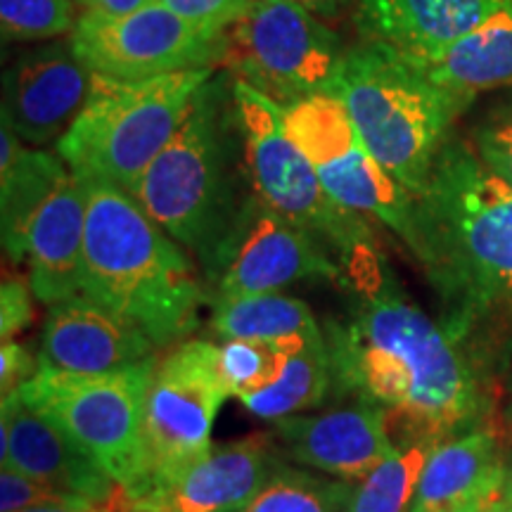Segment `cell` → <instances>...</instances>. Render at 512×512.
<instances>
[{
  "label": "cell",
  "instance_id": "8d00e7d4",
  "mask_svg": "<svg viewBox=\"0 0 512 512\" xmlns=\"http://www.w3.org/2000/svg\"><path fill=\"white\" fill-rule=\"evenodd\" d=\"M294 3L304 5V8H309L311 12H316V15L332 17V15H337V12L342 10L344 5L349 3V0H294Z\"/></svg>",
  "mask_w": 512,
  "mask_h": 512
},
{
  "label": "cell",
  "instance_id": "ffe728a7",
  "mask_svg": "<svg viewBox=\"0 0 512 512\" xmlns=\"http://www.w3.org/2000/svg\"><path fill=\"white\" fill-rule=\"evenodd\" d=\"M512 0H358L356 29L403 55L425 57L482 27Z\"/></svg>",
  "mask_w": 512,
  "mask_h": 512
},
{
  "label": "cell",
  "instance_id": "2e32d148",
  "mask_svg": "<svg viewBox=\"0 0 512 512\" xmlns=\"http://www.w3.org/2000/svg\"><path fill=\"white\" fill-rule=\"evenodd\" d=\"M93 72L72 43H53L17 60L5 74L3 114L27 145L60 143L91 98Z\"/></svg>",
  "mask_w": 512,
  "mask_h": 512
},
{
  "label": "cell",
  "instance_id": "6da1fadb",
  "mask_svg": "<svg viewBox=\"0 0 512 512\" xmlns=\"http://www.w3.org/2000/svg\"><path fill=\"white\" fill-rule=\"evenodd\" d=\"M323 335L332 387L380 406L399 446H437L479 425L482 389L460 342L389 278L361 294L347 320H330Z\"/></svg>",
  "mask_w": 512,
  "mask_h": 512
},
{
  "label": "cell",
  "instance_id": "5bb4252c",
  "mask_svg": "<svg viewBox=\"0 0 512 512\" xmlns=\"http://www.w3.org/2000/svg\"><path fill=\"white\" fill-rule=\"evenodd\" d=\"M0 418V465L15 467L64 496L117 510L121 486L60 425L29 408L17 392L3 396Z\"/></svg>",
  "mask_w": 512,
  "mask_h": 512
},
{
  "label": "cell",
  "instance_id": "4fadbf2b",
  "mask_svg": "<svg viewBox=\"0 0 512 512\" xmlns=\"http://www.w3.org/2000/svg\"><path fill=\"white\" fill-rule=\"evenodd\" d=\"M204 268L214 285L209 297L280 292L306 278L344 280L342 266L325 252L323 242L259 197H249L235 211Z\"/></svg>",
  "mask_w": 512,
  "mask_h": 512
},
{
  "label": "cell",
  "instance_id": "ab89813d",
  "mask_svg": "<svg viewBox=\"0 0 512 512\" xmlns=\"http://www.w3.org/2000/svg\"><path fill=\"white\" fill-rule=\"evenodd\" d=\"M498 512H512V508H503V510H498Z\"/></svg>",
  "mask_w": 512,
  "mask_h": 512
},
{
  "label": "cell",
  "instance_id": "52a82bcc",
  "mask_svg": "<svg viewBox=\"0 0 512 512\" xmlns=\"http://www.w3.org/2000/svg\"><path fill=\"white\" fill-rule=\"evenodd\" d=\"M230 399L219 370V344L204 339L171 347L147 384L136 482L121 489V503L162 489L200 460L211 446V427Z\"/></svg>",
  "mask_w": 512,
  "mask_h": 512
},
{
  "label": "cell",
  "instance_id": "ac0fdd59",
  "mask_svg": "<svg viewBox=\"0 0 512 512\" xmlns=\"http://www.w3.org/2000/svg\"><path fill=\"white\" fill-rule=\"evenodd\" d=\"M159 349L138 325L88 297L53 304L41 337V368L105 375L157 358Z\"/></svg>",
  "mask_w": 512,
  "mask_h": 512
},
{
  "label": "cell",
  "instance_id": "e0dca14e",
  "mask_svg": "<svg viewBox=\"0 0 512 512\" xmlns=\"http://www.w3.org/2000/svg\"><path fill=\"white\" fill-rule=\"evenodd\" d=\"M283 463L273 434H252L211 446L162 489L138 501L121 503L119 512H233L245 508Z\"/></svg>",
  "mask_w": 512,
  "mask_h": 512
},
{
  "label": "cell",
  "instance_id": "8992f818",
  "mask_svg": "<svg viewBox=\"0 0 512 512\" xmlns=\"http://www.w3.org/2000/svg\"><path fill=\"white\" fill-rule=\"evenodd\" d=\"M214 69L121 81L93 74L91 98L57 143V155L83 181L133 192L188 114Z\"/></svg>",
  "mask_w": 512,
  "mask_h": 512
},
{
  "label": "cell",
  "instance_id": "1f68e13d",
  "mask_svg": "<svg viewBox=\"0 0 512 512\" xmlns=\"http://www.w3.org/2000/svg\"><path fill=\"white\" fill-rule=\"evenodd\" d=\"M72 501H79V498L64 496L15 467H0V512H22L38 505Z\"/></svg>",
  "mask_w": 512,
  "mask_h": 512
},
{
  "label": "cell",
  "instance_id": "f1b7e54d",
  "mask_svg": "<svg viewBox=\"0 0 512 512\" xmlns=\"http://www.w3.org/2000/svg\"><path fill=\"white\" fill-rule=\"evenodd\" d=\"M74 0H0V29L5 41L29 43L74 34Z\"/></svg>",
  "mask_w": 512,
  "mask_h": 512
},
{
  "label": "cell",
  "instance_id": "9c48e42d",
  "mask_svg": "<svg viewBox=\"0 0 512 512\" xmlns=\"http://www.w3.org/2000/svg\"><path fill=\"white\" fill-rule=\"evenodd\" d=\"M157 361L159 356L105 375L38 368L17 394L79 441L128 491L136 482L145 394Z\"/></svg>",
  "mask_w": 512,
  "mask_h": 512
},
{
  "label": "cell",
  "instance_id": "f35d334b",
  "mask_svg": "<svg viewBox=\"0 0 512 512\" xmlns=\"http://www.w3.org/2000/svg\"><path fill=\"white\" fill-rule=\"evenodd\" d=\"M451 512H491V510H482V508H460V510H451Z\"/></svg>",
  "mask_w": 512,
  "mask_h": 512
},
{
  "label": "cell",
  "instance_id": "ba28073f",
  "mask_svg": "<svg viewBox=\"0 0 512 512\" xmlns=\"http://www.w3.org/2000/svg\"><path fill=\"white\" fill-rule=\"evenodd\" d=\"M131 195L178 245L202 261L214 252L235 211H228L223 192L219 128L207 86Z\"/></svg>",
  "mask_w": 512,
  "mask_h": 512
},
{
  "label": "cell",
  "instance_id": "836d02e7",
  "mask_svg": "<svg viewBox=\"0 0 512 512\" xmlns=\"http://www.w3.org/2000/svg\"><path fill=\"white\" fill-rule=\"evenodd\" d=\"M38 368H41L38 356L31 354L27 347H22L15 339L3 342L0 347V394H15L38 373Z\"/></svg>",
  "mask_w": 512,
  "mask_h": 512
},
{
  "label": "cell",
  "instance_id": "d6a6232c",
  "mask_svg": "<svg viewBox=\"0 0 512 512\" xmlns=\"http://www.w3.org/2000/svg\"><path fill=\"white\" fill-rule=\"evenodd\" d=\"M29 280L5 275L0 287V339L12 342L34 320V299Z\"/></svg>",
  "mask_w": 512,
  "mask_h": 512
},
{
  "label": "cell",
  "instance_id": "4316f807",
  "mask_svg": "<svg viewBox=\"0 0 512 512\" xmlns=\"http://www.w3.org/2000/svg\"><path fill=\"white\" fill-rule=\"evenodd\" d=\"M432 448L427 441L399 446L394 456L351 486L347 512H411Z\"/></svg>",
  "mask_w": 512,
  "mask_h": 512
},
{
  "label": "cell",
  "instance_id": "30bf717a",
  "mask_svg": "<svg viewBox=\"0 0 512 512\" xmlns=\"http://www.w3.org/2000/svg\"><path fill=\"white\" fill-rule=\"evenodd\" d=\"M344 55L337 34L294 0H254L226 34L223 64L280 107L335 88Z\"/></svg>",
  "mask_w": 512,
  "mask_h": 512
},
{
  "label": "cell",
  "instance_id": "f546056e",
  "mask_svg": "<svg viewBox=\"0 0 512 512\" xmlns=\"http://www.w3.org/2000/svg\"><path fill=\"white\" fill-rule=\"evenodd\" d=\"M209 38H223L252 10L254 0H157Z\"/></svg>",
  "mask_w": 512,
  "mask_h": 512
},
{
  "label": "cell",
  "instance_id": "484cf974",
  "mask_svg": "<svg viewBox=\"0 0 512 512\" xmlns=\"http://www.w3.org/2000/svg\"><path fill=\"white\" fill-rule=\"evenodd\" d=\"M323 330L306 332L278 342H256V339H228L219 344V370L233 399L245 401L249 396L271 389L294 356L306 349V344Z\"/></svg>",
  "mask_w": 512,
  "mask_h": 512
},
{
  "label": "cell",
  "instance_id": "d4e9b609",
  "mask_svg": "<svg viewBox=\"0 0 512 512\" xmlns=\"http://www.w3.org/2000/svg\"><path fill=\"white\" fill-rule=\"evenodd\" d=\"M332 389L330 351L325 335L320 332L306 344L299 356L292 358L285 375L266 392L254 394L242 403L247 411L264 420H283L309 408H316L325 401Z\"/></svg>",
  "mask_w": 512,
  "mask_h": 512
},
{
  "label": "cell",
  "instance_id": "7402d4cb",
  "mask_svg": "<svg viewBox=\"0 0 512 512\" xmlns=\"http://www.w3.org/2000/svg\"><path fill=\"white\" fill-rule=\"evenodd\" d=\"M0 223H3L5 254L15 264L27 261L29 230L36 214L50 195L67 181L72 169H67L62 157L46 150H29V145L17 136L10 119L3 114L0 126Z\"/></svg>",
  "mask_w": 512,
  "mask_h": 512
},
{
  "label": "cell",
  "instance_id": "d6986e66",
  "mask_svg": "<svg viewBox=\"0 0 512 512\" xmlns=\"http://www.w3.org/2000/svg\"><path fill=\"white\" fill-rule=\"evenodd\" d=\"M505 458L496 434L477 427L432 448L422 470L411 512H451L460 508L503 510Z\"/></svg>",
  "mask_w": 512,
  "mask_h": 512
},
{
  "label": "cell",
  "instance_id": "74e56055",
  "mask_svg": "<svg viewBox=\"0 0 512 512\" xmlns=\"http://www.w3.org/2000/svg\"><path fill=\"white\" fill-rule=\"evenodd\" d=\"M503 508H512V456L505 460V482H503Z\"/></svg>",
  "mask_w": 512,
  "mask_h": 512
},
{
  "label": "cell",
  "instance_id": "8fae6325",
  "mask_svg": "<svg viewBox=\"0 0 512 512\" xmlns=\"http://www.w3.org/2000/svg\"><path fill=\"white\" fill-rule=\"evenodd\" d=\"M283 119L325 190L342 207L380 221L413 247V195L377 162L337 95L323 93L290 102L283 107Z\"/></svg>",
  "mask_w": 512,
  "mask_h": 512
},
{
  "label": "cell",
  "instance_id": "603a6c76",
  "mask_svg": "<svg viewBox=\"0 0 512 512\" xmlns=\"http://www.w3.org/2000/svg\"><path fill=\"white\" fill-rule=\"evenodd\" d=\"M427 79L467 95L512 86V3L482 27L425 57L406 55Z\"/></svg>",
  "mask_w": 512,
  "mask_h": 512
},
{
  "label": "cell",
  "instance_id": "7a4b0ae2",
  "mask_svg": "<svg viewBox=\"0 0 512 512\" xmlns=\"http://www.w3.org/2000/svg\"><path fill=\"white\" fill-rule=\"evenodd\" d=\"M411 252L446 304L453 339L486 323L512 332V188L463 140H448L415 197Z\"/></svg>",
  "mask_w": 512,
  "mask_h": 512
},
{
  "label": "cell",
  "instance_id": "277c9868",
  "mask_svg": "<svg viewBox=\"0 0 512 512\" xmlns=\"http://www.w3.org/2000/svg\"><path fill=\"white\" fill-rule=\"evenodd\" d=\"M332 95L413 200L430 183L451 126L475 100L427 79L406 55L377 41L347 50Z\"/></svg>",
  "mask_w": 512,
  "mask_h": 512
},
{
  "label": "cell",
  "instance_id": "44dd1931",
  "mask_svg": "<svg viewBox=\"0 0 512 512\" xmlns=\"http://www.w3.org/2000/svg\"><path fill=\"white\" fill-rule=\"evenodd\" d=\"M86 214V183L72 171L29 230V285L38 302L53 306L83 294Z\"/></svg>",
  "mask_w": 512,
  "mask_h": 512
},
{
  "label": "cell",
  "instance_id": "cb8c5ba5",
  "mask_svg": "<svg viewBox=\"0 0 512 512\" xmlns=\"http://www.w3.org/2000/svg\"><path fill=\"white\" fill-rule=\"evenodd\" d=\"M209 330L216 337L278 342L318 330L316 318L302 299L280 292L245 297H209Z\"/></svg>",
  "mask_w": 512,
  "mask_h": 512
},
{
  "label": "cell",
  "instance_id": "3957f363",
  "mask_svg": "<svg viewBox=\"0 0 512 512\" xmlns=\"http://www.w3.org/2000/svg\"><path fill=\"white\" fill-rule=\"evenodd\" d=\"M83 183V297L138 325L157 349L185 342L200 328V309L209 304L190 256L131 192L105 181Z\"/></svg>",
  "mask_w": 512,
  "mask_h": 512
},
{
  "label": "cell",
  "instance_id": "e575fe53",
  "mask_svg": "<svg viewBox=\"0 0 512 512\" xmlns=\"http://www.w3.org/2000/svg\"><path fill=\"white\" fill-rule=\"evenodd\" d=\"M83 12H98V15H131L145 5L155 3V0H79Z\"/></svg>",
  "mask_w": 512,
  "mask_h": 512
},
{
  "label": "cell",
  "instance_id": "83f0119b",
  "mask_svg": "<svg viewBox=\"0 0 512 512\" xmlns=\"http://www.w3.org/2000/svg\"><path fill=\"white\" fill-rule=\"evenodd\" d=\"M351 486L294 470L283 460L252 501L233 512H347Z\"/></svg>",
  "mask_w": 512,
  "mask_h": 512
},
{
  "label": "cell",
  "instance_id": "7c38bea8",
  "mask_svg": "<svg viewBox=\"0 0 512 512\" xmlns=\"http://www.w3.org/2000/svg\"><path fill=\"white\" fill-rule=\"evenodd\" d=\"M69 43L93 74L121 81L214 69L226 57V36H204L157 0L121 17L81 12Z\"/></svg>",
  "mask_w": 512,
  "mask_h": 512
},
{
  "label": "cell",
  "instance_id": "5b68a950",
  "mask_svg": "<svg viewBox=\"0 0 512 512\" xmlns=\"http://www.w3.org/2000/svg\"><path fill=\"white\" fill-rule=\"evenodd\" d=\"M233 100L256 197L335 249L351 290H380L389 275L368 219L325 190L309 157L287 133L283 107L242 79L235 81Z\"/></svg>",
  "mask_w": 512,
  "mask_h": 512
},
{
  "label": "cell",
  "instance_id": "4dcf8cb0",
  "mask_svg": "<svg viewBox=\"0 0 512 512\" xmlns=\"http://www.w3.org/2000/svg\"><path fill=\"white\" fill-rule=\"evenodd\" d=\"M475 152L486 169L512 188V105L491 114L475 131Z\"/></svg>",
  "mask_w": 512,
  "mask_h": 512
},
{
  "label": "cell",
  "instance_id": "d590c367",
  "mask_svg": "<svg viewBox=\"0 0 512 512\" xmlns=\"http://www.w3.org/2000/svg\"><path fill=\"white\" fill-rule=\"evenodd\" d=\"M22 512H117L105 505H93L86 501H72V503H50V505H38V508H29Z\"/></svg>",
  "mask_w": 512,
  "mask_h": 512
},
{
  "label": "cell",
  "instance_id": "9a60e30c",
  "mask_svg": "<svg viewBox=\"0 0 512 512\" xmlns=\"http://www.w3.org/2000/svg\"><path fill=\"white\" fill-rule=\"evenodd\" d=\"M278 453L292 463L356 484L399 451L380 406L354 399L318 415L275 420Z\"/></svg>",
  "mask_w": 512,
  "mask_h": 512
}]
</instances>
